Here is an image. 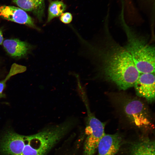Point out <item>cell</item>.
Listing matches in <instances>:
<instances>
[{"mask_svg":"<svg viewBox=\"0 0 155 155\" xmlns=\"http://www.w3.org/2000/svg\"><path fill=\"white\" fill-rule=\"evenodd\" d=\"M3 41V37L2 34V32L0 29V45L2 44Z\"/></svg>","mask_w":155,"mask_h":155,"instance_id":"9a60e30c","label":"cell"},{"mask_svg":"<svg viewBox=\"0 0 155 155\" xmlns=\"http://www.w3.org/2000/svg\"><path fill=\"white\" fill-rule=\"evenodd\" d=\"M154 73H140L134 86L137 95L149 102L155 99Z\"/></svg>","mask_w":155,"mask_h":155,"instance_id":"8992f818","label":"cell"},{"mask_svg":"<svg viewBox=\"0 0 155 155\" xmlns=\"http://www.w3.org/2000/svg\"><path fill=\"white\" fill-rule=\"evenodd\" d=\"M0 16L9 21L35 27L31 18L20 8L12 6H0Z\"/></svg>","mask_w":155,"mask_h":155,"instance_id":"52a82bcc","label":"cell"},{"mask_svg":"<svg viewBox=\"0 0 155 155\" xmlns=\"http://www.w3.org/2000/svg\"><path fill=\"white\" fill-rule=\"evenodd\" d=\"M3 44L7 53L14 57L24 56L29 49L28 45L26 42L17 39L5 40Z\"/></svg>","mask_w":155,"mask_h":155,"instance_id":"9c48e42d","label":"cell"},{"mask_svg":"<svg viewBox=\"0 0 155 155\" xmlns=\"http://www.w3.org/2000/svg\"><path fill=\"white\" fill-rule=\"evenodd\" d=\"M120 20L126 37V43L124 46L131 55L137 70L140 73H154L155 47L126 23L123 8Z\"/></svg>","mask_w":155,"mask_h":155,"instance_id":"3957f363","label":"cell"},{"mask_svg":"<svg viewBox=\"0 0 155 155\" xmlns=\"http://www.w3.org/2000/svg\"><path fill=\"white\" fill-rule=\"evenodd\" d=\"M122 138L117 134H105L100 141L97 149V155H114L119 151Z\"/></svg>","mask_w":155,"mask_h":155,"instance_id":"ba28073f","label":"cell"},{"mask_svg":"<svg viewBox=\"0 0 155 155\" xmlns=\"http://www.w3.org/2000/svg\"><path fill=\"white\" fill-rule=\"evenodd\" d=\"M123 111L128 119L137 126H147L150 123V117L145 104L136 98L126 100L123 105Z\"/></svg>","mask_w":155,"mask_h":155,"instance_id":"5b68a950","label":"cell"},{"mask_svg":"<svg viewBox=\"0 0 155 155\" xmlns=\"http://www.w3.org/2000/svg\"><path fill=\"white\" fill-rule=\"evenodd\" d=\"M20 8L26 11H32L37 9L43 0H12Z\"/></svg>","mask_w":155,"mask_h":155,"instance_id":"7c38bea8","label":"cell"},{"mask_svg":"<svg viewBox=\"0 0 155 155\" xmlns=\"http://www.w3.org/2000/svg\"><path fill=\"white\" fill-rule=\"evenodd\" d=\"M131 155H155L154 141L146 138L136 142L132 147Z\"/></svg>","mask_w":155,"mask_h":155,"instance_id":"30bf717a","label":"cell"},{"mask_svg":"<svg viewBox=\"0 0 155 155\" xmlns=\"http://www.w3.org/2000/svg\"><path fill=\"white\" fill-rule=\"evenodd\" d=\"M25 71L24 69H20L18 68L14 69L12 68L9 74L5 79L0 82V98L3 97L4 95L3 93V91L6 87V83L7 81L11 77L17 73H21Z\"/></svg>","mask_w":155,"mask_h":155,"instance_id":"4fadbf2b","label":"cell"},{"mask_svg":"<svg viewBox=\"0 0 155 155\" xmlns=\"http://www.w3.org/2000/svg\"><path fill=\"white\" fill-rule=\"evenodd\" d=\"M66 8V5L62 1H51L48 9L47 22L49 23L53 18L60 16Z\"/></svg>","mask_w":155,"mask_h":155,"instance_id":"8fae6325","label":"cell"},{"mask_svg":"<svg viewBox=\"0 0 155 155\" xmlns=\"http://www.w3.org/2000/svg\"><path fill=\"white\" fill-rule=\"evenodd\" d=\"M72 16L70 13L66 12L63 13L60 16V20L61 22L65 24H69L72 20Z\"/></svg>","mask_w":155,"mask_h":155,"instance_id":"5bb4252c","label":"cell"},{"mask_svg":"<svg viewBox=\"0 0 155 155\" xmlns=\"http://www.w3.org/2000/svg\"><path fill=\"white\" fill-rule=\"evenodd\" d=\"M107 24L102 36L96 42L86 40L76 33L86 55L99 73L120 89L126 90L133 86L140 73L125 47L113 38Z\"/></svg>","mask_w":155,"mask_h":155,"instance_id":"6da1fadb","label":"cell"},{"mask_svg":"<svg viewBox=\"0 0 155 155\" xmlns=\"http://www.w3.org/2000/svg\"><path fill=\"white\" fill-rule=\"evenodd\" d=\"M61 139L59 130L51 126L29 135L8 131L0 140V153L3 155H46Z\"/></svg>","mask_w":155,"mask_h":155,"instance_id":"7a4b0ae2","label":"cell"},{"mask_svg":"<svg viewBox=\"0 0 155 155\" xmlns=\"http://www.w3.org/2000/svg\"><path fill=\"white\" fill-rule=\"evenodd\" d=\"M82 100L87 112L85 118V133L86 137L84 144V152L85 155H94L97 150L100 141L105 134V123L100 121L91 112L88 98L84 97Z\"/></svg>","mask_w":155,"mask_h":155,"instance_id":"277c9868","label":"cell"}]
</instances>
